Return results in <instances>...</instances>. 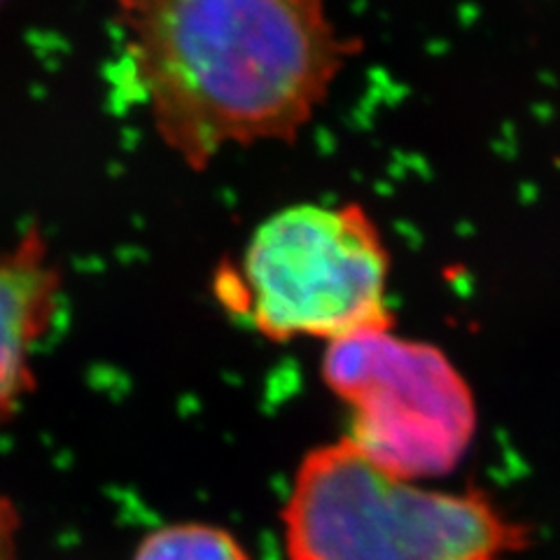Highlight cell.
<instances>
[{
  "label": "cell",
  "mask_w": 560,
  "mask_h": 560,
  "mask_svg": "<svg viewBox=\"0 0 560 560\" xmlns=\"http://www.w3.org/2000/svg\"><path fill=\"white\" fill-rule=\"evenodd\" d=\"M117 26L156 136L191 171L292 143L360 51L325 0H117Z\"/></svg>",
  "instance_id": "1"
},
{
  "label": "cell",
  "mask_w": 560,
  "mask_h": 560,
  "mask_svg": "<svg viewBox=\"0 0 560 560\" xmlns=\"http://www.w3.org/2000/svg\"><path fill=\"white\" fill-rule=\"evenodd\" d=\"M280 521L290 560H516L530 547L481 490L395 477L346 436L304 455Z\"/></svg>",
  "instance_id": "2"
},
{
  "label": "cell",
  "mask_w": 560,
  "mask_h": 560,
  "mask_svg": "<svg viewBox=\"0 0 560 560\" xmlns=\"http://www.w3.org/2000/svg\"><path fill=\"white\" fill-rule=\"evenodd\" d=\"M393 257L360 203H296L253 232L236 261L215 271L222 308L273 343H337L395 329Z\"/></svg>",
  "instance_id": "3"
},
{
  "label": "cell",
  "mask_w": 560,
  "mask_h": 560,
  "mask_svg": "<svg viewBox=\"0 0 560 560\" xmlns=\"http://www.w3.org/2000/svg\"><path fill=\"white\" fill-rule=\"evenodd\" d=\"M320 376L348 409L346 440L395 477H446L475 442V393L434 343L364 331L325 348Z\"/></svg>",
  "instance_id": "4"
},
{
  "label": "cell",
  "mask_w": 560,
  "mask_h": 560,
  "mask_svg": "<svg viewBox=\"0 0 560 560\" xmlns=\"http://www.w3.org/2000/svg\"><path fill=\"white\" fill-rule=\"evenodd\" d=\"M61 285L38 232L0 255V423L33 388L31 358L57 318Z\"/></svg>",
  "instance_id": "5"
},
{
  "label": "cell",
  "mask_w": 560,
  "mask_h": 560,
  "mask_svg": "<svg viewBox=\"0 0 560 560\" xmlns=\"http://www.w3.org/2000/svg\"><path fill=\"white\" fill-rule=\"evenodd\" d=\"M133 560H253L230 530L210 523H171L152 530Z\"/></svg>",
  "instance_id": "6"
},
{
  "label": "cell",
  "mask_w": 560,
  "mask_h": 560,
  "mask_svg": "<svg viewBox=\"0 0 560 560\" xmlns=\"http://www.w3.org/2000/svg\"><path fill=\"white\" fill-rule=\"evenodd\" d=\"M14 514L5 502H0V560H14Z\"/></svg>",
  "instance_id": "7"
}]
</instances>
